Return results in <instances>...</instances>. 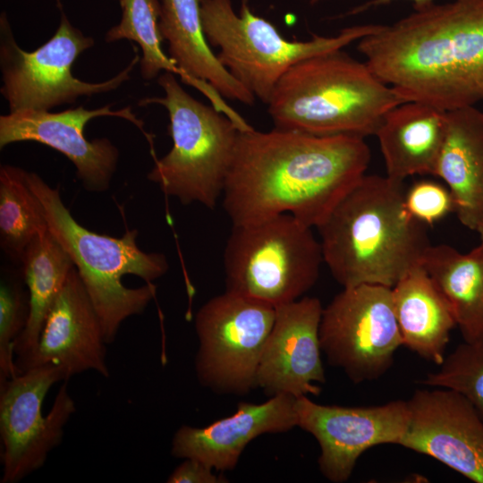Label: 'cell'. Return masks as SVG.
Listing matches in <instances>:
<instances>
[{"label": "cell", "mask_w": 483, "mask_h": 483, "mask_svg": "<svg viewBox=\"0 0 483 483\" xmlns=\"http://www.w3.org/2000/svg\"><path fill=\"white\" fill-rule=\"evenodd\" d=\"M391 292L402 345L439 366L456 326L447 301L422 264L408 271Z\"/></svg>", "instance_id": "7402d4cb"}, {"label": "cell", "mask_w": 483, "mask_h": 483, "mask_svg": "<svg viewBox=\"0 0 483 483\" xmlns=\"http://www.w3.org/2000/svg\"><path fill=\"white\" fill-rule=\"evenodd\" d=\"M122 9L120 22L106 34V42L127 39L136 42L141 49L139 62L140 75L152 80L162 71L177 74L189 84L186 75L171 61L162 48L164 38L159 30L161 3L158 0H115Z\"/></svg>", "instance_id": "484cf974"}, {"label": "cell", "mask_w": 483, "mask_h": 483, "mask_svg": "<svg viewBox=\"0 0 483 483\" xmlns=\"http://www.w3.org/2000/svg\"><path fill=\"white\" fill-rule=\"evenodd\" d=\"M30 187L44 208L48 230L71 257L100 319L107 344L122 323L144 312L157 292L153 281L169 269L162 253H148L137 243V230L122 237L94 233L80 225L58 189L27 172Z\"/></svg>", "instance_id": "5b68a950"}, {"label": "cell", "mask_w": 483, "mask_h": 483, "mask_svg": "<svg viewBox=\"0 0 483 483\" xmlns=\"http://www.w3.org/2000/svg\"><path fill=\"white\" fill-rule=\"evenodd\" d=\"M422 266L450 305L463 341L483 339V242L468 253L431 244Z\"/></svg>", "instance_id": "603a6c76"}, {"label": "cell", "mask_w": 483, "mask_h": 483, "mask_svg": "<svg viewBox=\"0 0 483 483\" xmlns=\"http://www.w3.org/2000/svg\"><path fill=\"white\" fill-rule=\"evenodd\" d=\"M311 229L290 214L233 225L224 250L225 291L275 308L301 298L324 263Z\"/></svg>", "instance_id": "52a82bcc"}, {"label": "cell", "mask_w": 483, "mask_h": 483, "mask_svg": "<svg viewBox=\"0 0 483 483\" xmlns=\"http://www.w3.org/2000/svg\"><path fill=\"white\" fill-rule=\"evenodd\" d=\"M297 427L318 443L321 474L334 483L347 481L360 456L368 449L400 444L408 425L407 401L376 406L324 405L307 395L295 401Z\"/></svg>", "instance_id": "4fadbf2b"}, {"label": "cell", "mask_w": 483, "mask_h": 483, "mask_svg": "<svg viewBox=\"0 0 483 483\" xmlns=\"http://www.w3.org/2000/svg\"><path fill=\"white\" fill-rule=\"evenodd\" d=\"M157 83L164 97H145L140 106L158 104L169 115L170 151L155 163L147 178L182 204L198 202L214 209L223 196L239 129L213 106L198 101L174 74L162 72Z\"/></svg>", "instance_id": "8992f818"}, {"label": "cell", "mask_w": 483, "mask_h": 483, "mask_svg": "<svg viewBox=\"0 0 483 483\" xmlns=\"http://www.w3.org/2000/svg\"><path fill=\"white\" fill-rule=\"evenodd\" d=\"M21 271L20 275L2 273L0 284V384L17 375L13 344L25 328L30 297Z\"/></svg>", "instance_id": "83f0119b"}, {"label": "cell", "mask_w": 483, "mask_h": 483, "mask_svg": "<svg viewBox=\"0 0 483 483\" xmlns=\"http://www.w3.org/2000/svg\"><path fill=\"white\" fill-rule=\"evenodd\" d=\"M433 175L450 191L461 224L476 231L483 215V111L473 106L447 112Z\"/></svg>", "instance_id": "ffe728a7"}, {"label": "cell", "mask_w": 483, "mask_h": 483, "mask_svg": "<svg viewBox=\"0 0 483 483\" xmlns=\"http://www.w3.org/2000/svg\"><path fill=\"white\" fill-rule=\"evenodd\" d=\"M404 102L365 62L341 49L292 65L267 105L275 128L365 138L375 135L386 114Z\"/></svg>", "instance_id": "277c9868"}, {"label": "cell", "mask_w": 483, "mask_h": 483, "mask_svg": "<svg viewBox=\"0 0 483 483\" xmlns=\"http://www.w3.org/2000/svg\"><path fill=\"white\" fill-rule=\"evenodd\" d=\"M420 383L461 394L483 419V339L460 343Z\"/></svg>", "instance_id": "4316f807"}, {"label": "cell", "mask_w": 483, "mask_h": 483, "mask_svg": "<svg viewBox=\"0 0 483 483\" xmlns=\"http://www.w3.org/2000/svg\"><path fill=\"white\" fill-rule=\"evenodd\" d=\"M27 172L11 165L0 167V244L18 264L33 240L48 231L44 208L29 185Z\"/></svg>", "instance_id": "d4e9b609"}, {"label": "cell", "mask_w": 483, "mask_h": 483, "mask_svg": "<svg viewBox=\"0 0 483 483\" xmlns=\"http://www.w3.org/2000/svg\"><path fill=\"white\" fill-rule=\"evenodd\" d=\"M30 297L27 325L13 344L15 364L36 349L46 320L74 264L50 231L38 235L20 263Z\"/></svg>", "instance_id": "cb8c5ba5"}, {"label": "cell", "mask_w": 483, "mask_h": 483, "mask_svg": "<svg viewBox=\"0 0 483 483\" xmlns=\"http://www.w3.org/2000/svg\"><path fill=\"white\" fill-rule=\"evenodd\" d=\"M476 232L479 234L480 241L483 242V215L481 218L479 219V222L477 225Z\"/></svg>", "instance_id": "1f68e13d"}, {"label": "cell", "mask_w": 483, "mask_h": 483, "mask_svg": "<svg viewBox=\"0 0 483 483\" xmlns=\"http://www.w3.org/2000/svg\"><path fill=\"white\" fill-rule=\"evenodd\" d=\"M365 138L274 128L239 131L223 192L233 225L290 214L318 227L366 174Z\"/></svg>", "instance_id": "6da1fadb"}, {"label": "cell", "mask_w": 483, "mask_h": 483, "mask_svg": "<svg viewBox=\"0 0 483 483\" xmlns=\"http://www.w3.org/2000/svg\"><path fill=\"white\" fill-rule=\"evenodd\" d=\"M203 31L209 46L219 50L222 65L254 97L267 104L279 79L295 64L341 50L376 31L380 24L344 28L335 37L314 35L306 41L284 38L268 21L254 14L248 0L240 13L231 0H201Z\"/></svg>", "instance_id": "ba28073f"}, {"label": "cell", "mask_w": 483, "mask_h": 483, "mask_svg": "<svg viewBox=\"0 0 483 483\" xmlns=\"http://www.w3.org/2000/svg\"><path fill=\"white\" fill-rule=\"evenodd\" d=\"M309 1L310 4H315L318 2L319 0H309ZM393 1H395V0H370L367 2L366 4L359 6L358 8L354 9L352 11V13L364 12L371 7L387 4ZM409 1H411L413 4L414 10H417V9H421L434 4L436 0H409Z\"/></svg>", "instance_id": "4dcf8cb0"}, {"label": "cell", "mask_w": 483, "mask_h": 483, "mask_svg": "<svg viewBox=\"0 0 483 483\" xmlns=\"http://www.w3.org/2000/svg\"><path fill=\"white\" fill-rule=\"evenodd\" d=\"M404 182L365 174L317 227L324 263L344 287L392 288L422 264L426 225L407 211Z\"/></svg>", "instance_id": "3957f363"}, {"label": "cell", "mask_w": 483, "mask_h": 483, "mask_svg": "<svg viewBox=\"0 0 483 483\" xmlns=\"http://www.w3.org/2000/svg\"><path fill=\"white\" fill-rule=\"evenodd\" d=\"M375 75L405 102L444 111L483 101V0L432 4L358 41Z\"/></svg>", "instance_id": "7a4b0ae2"}, {"label": "cell", "mask_w": 483, "mask_h": 483, "mask_svg": "<svg viewBox=\"0 0 483 483\" xmlns=\"http://www.w3.org/2000/svg\"><path fill=\"white\" fill-rule=\"evenodd\" d=\"M107 104L96 109L83 106L59 113L24 110L0 116V148L21 141H34L65 156L75 166L83 187L92 192L106 191L119 159L118 148L107 138L89 140L84 136L88 122L101 116L125 119L139 128L148 140L143 122L130 106L119 110Z\"/></svg>", "instance_id": "5bb4252c"}, {"label": "cell", "mask_w": 483, "mask_h": 483, "mask_svg": "<svg viewBox=\"0 0 483 483\" xmlns=\"http://www.w3.org/2000/svg\"><path fill=\"white\" fill-rule=\"evenodd\" d=\"M214 469L204 462L187 458L177 466L167 478L168 483H224L227 482L222 474H216Z\"/></svg>", "instance_id": "f546056e"}, {"label": "cell", "mask_w": 483, "mask_h": 483, "mask_svg": "<svg viewBox=\"0 0 483 483\" xmlns=\"http://www.w3.org/2000/svg\"><path fill=\"white\" fill-rule=\"evenodd\" d=\"M407 211L425 225H433L454 212L453 196L446 186L433 181H419L404 194Z\"/></svg>", "instance_id": "f1b7e54d"}, {"label": "cell", "mask_w": 483, "mask_h": 483, "mask_svg": "<svg viewBox=\"0 0 483 483\" xmlns=\"http://www.w3.org/2000/svg\"><path fill=\"white\" fill-rule=\"evenodd\" d=\"M296 398L281 394L262 403L241 402L234 413L206 427L182 425L174 435L171 454L199 460L216 471L232 470L253 439L297 427Z\"/></svg>", "instance_id": "d6986e66"}, {"label": "cell", "mask_w": 483, "mask_h": 483, "mask_svg": "<svg viewBox=\"0 0 483 483\" xmlns=\"http://www.w3.org/2000/svg\"><path fill=\"white\" fill-rule=\"evenodd\" d=\"M323 306L316 297H301L275 307L272 329L257 371V387L267 395L318 396L325 384L319 325Z\"/></svg>", "instance_id": "2e32d148"}, {"label": "cell", "mask_w": 483, "mask_h": 483, "mask_svg": "<svg viewBox=\"0 0 483 483\" xmlns=\"http://www.w3.org/2000/svg\"><path fill=\"white\" fill-rule=\"evenodd\" d=\"M201 0H162L159 30L168 56L186 75L190 86L203 93L218 111L241 130L248 123L224 100L251 106L255 97L222 65L205 37Z\"/></svg>", "instance_id": "ac0fdd59"}, {"label": "cell", "mask_w": 483, "mask_h": 483, "mask_svg": "<svg viewBox=\"0 0 483 483\" xmlns=\"http://www.w3.org/2000/svg\"><path fill=\"white\" fill-rule=\"evenodd\" d=\"M55 33L32 52L16 43L6 13L0 16L1 94L8 102L10 113L24 110L49 111L53 107L74 103L80 97L112 91L130 80L140 62L136 55L115 76L101 82H87L76 78L72 65L94 39L75 28L61 9Z\"/></svg>", "instance_id": "9c48e42d"}, {"label": "cell", "mask_w": 483, "mask_h": 483, "mask_svg": "<svg viewBox=\"0 0 483 483\" xmlns=\"http://www.w3.org/2000/svg\"><path fill=\"white\" fill-rule=\"evenodd\" d=\"M447 112L407 101L384 116L377 136L388 177L404 182L415 174L433 175L446 130Z\"/></svg>", "instance_id": "44dd1931"}, {"label": "cell", "mask_w": 483, "mask_h": 483, "mask_svg": "<svg viewBox=\"0 0 483 483\" xmlns=\"http://www.w3.org/2000/svg\"><path fill=\"white\" fill-rule=\"evenodd\" d=\"M407 404L409 420L399 445L483 483V419L474 406L440 387L417 389Z\"/></svg>", "instance_id": "9a60e30c"}, {"label": "cell", "mask_w": 483, "mask_h": 483, "mask_svg": "<svg viewBox=\"0 0 483 483\" xmlns=\"http://www.w3.org/2000/svg\"><path fill=\"white\" fill-rule=\"evenodd\" d=\"M106 344L98 315L74 267L49 309L35 351L15 364L16 371L54 365L65 381L87 370L108 377Z\"/></svg>", "instance_id": "e0dca14e"}, {"label": "cell", "mask_w": 483, "mask_h": 483, "mask_svg": "<svg viewBox=\"0 0 483 483\" xmlns=\"http://www.w3.org/2000/svg\"><path fill=\"white\" fill-rule=\"evenodd\" d=\"M75 411L56 366L36 367L0 384L1 482H19L41 468Z\"/></svg>", "instance_id": "30bf717a"}, {"label": "cell", "mask_w": 483, "mask_h": 483, "mask_svg": "<svg viewBox=\"0 0 483 483\" xmlns=\"http://www.w3.org/2000/svg\"><path fill=\"white\" fill-rule=\"evenodd\" d=\"M322 352L354 384L380 378L402 345L391 288L376 284L344 287L323 308Z\"/></svg>", "instance_id": "7c38bea8"}, {"label": "cell", "mask_w": 483, "mask_h": 483, "mask_svg": "<svg viewBox=\"0 0 483 483\" xmlns=\"http://www.w3.org/2000/svg\"><path fill=\"white\" fill-rule=\"evenodd\" d=\"M275 308L225 291L195 316L199 382L219 394L244 395L257 388V371Z\"/></svg>", "instance_id": "8fae6325"}]
</instances>
